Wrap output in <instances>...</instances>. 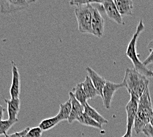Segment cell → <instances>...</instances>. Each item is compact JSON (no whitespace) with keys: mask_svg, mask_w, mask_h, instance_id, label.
<instances>
[{"mask_svg":"<svg viewBox=\"0 0 153 137\" xmlns=\"http://www.w3.org/2000/svg\"><path fill=\"white\" fill-rule=\"evenodd\" d=\"M153 114V108L150 96L149 88L146 87L138 101L137 113L134 120L133 129L136 135L143 131L145 127L149 123Z\"/></svg>","mask_w":153,"mask_h":137,"instance_id":"cell-1","label":"cell"},{"mask_svg":"<svg viewBox=\"0 0 153 137\" xmlns=\"http://www.w3.org/2000/svg\"><path fill=\"white\" fill-rule=\"evenodd\" d=\"M122 83L130 96L139 100L146 88L149 87V81L145 76L135 69L127 68L126 70Z\"/></svg>","mask_w":153,"mask_h":137,"instance_id":"cell-2","label":"cell"},{"mask_svg":"<svg viewBox=\"0 0 153 137\" xmlns=\"http://www.w3.org/2000/svg\"><path fill=\"white\" fill-rule=\"evenodd\" d=\"M144 28V24H143L142 19H141L137 27L135 33H134L131 40H130L128 46H127L126 50V56L131 61L134 66V69H135L137 71H138L143 75L145 76L146 77H153V71L148 69L146 67L143 65V62L140 61V59H139L137 53L136 52L137 42L140 34L142 33Z\"/></svg>","mask_w":153,"mask_h":137,"instance_id":"cell-3","label":"cell"},{"mask_svg":"<svg viewBox=\"0 0 153 137\" xmlns=\"http://www.w3.org/2000/svg\"><path fill=\"white\" fill-rule=\"evenodd\" d=\"M92 4H86L76 7L75 14L78 23V28L80 33L92 34L91 27Z\"/></svg>","mask_w":153,"mask_h":137,"instance_id":"cell-4","label":"cell"},{"mask_svg":"<svg viewBox=\"0 0 153 137\" xmlns=\"http://www.w3.org/2000/svg\"><path fill=\"white\" fill-rule=\"evenodd\" d=\"M34 0H4L0 1V12L4 15H10L27 9L36 2Z\"/></svg>","mask_w":153,"mask_h":137,"instance_id":"cell-5","label":"cell"},{"mask_svg":"<svg viewBox=\"0 0 153 137\" xmlns=\"http://www.w3.org/2000/svg\"><path fill=\"white\" fill-rule=\"evenodd\" d=\"M91 27L92 34L100 38L102 36L104 29V19L101 15L100 11L97 7L92 5L91 10Z\"/></svg>","mask_w":153,"mask_h":137,"instance_id":"cell-6","label":"cell"},{"mask_svg":"<svg viewBox=\"0 0 153 137\" xmlns=\"http://www.w3.org/2000/svg\"><path fill=\"white\" fill-rule=\"evenodd\" d=\"M139 99L131 96L130 100L126 106L127 113V133L132 134L134 120L137 113Z\"/></svg>","mask_w":153,"mask_h":137,"instance_id":"cell-7","label":"cell"},{"mask_svg":"<svg viewBox=\"0 0 153 137\" xmlns=\"http://www.w3.org/2000/svg\"><path fill=\"white\" fill-rule=\"evenodd\" d=\"M122 87H124L123 83L116 84L113 82L106 81L102 91V96L105 108L108 110L110 109L115 92Z\"/></svg>","mask_w":153,"mask_h":137,"instance_id":"cell-8","label":"cell"},{"mask_svg":"<svg viewBox=\"0 0 153 137\" xmlns=\"http://www.w3.org/2000/svg\"><path fill=\"white\" fill-rule=\"evenodd\" d=\"M12 64V82L10 88L11 99L19 98L21 94V76L15 63L11 61Z\"/></svg>","mask_w":153,"mask_h":137,"instance_id":"cell-9","label":"cell"},{"mask_svg":"<svg viewBox=\"0 0 153 137\" xmlns=\"http://www.w3.org/2000/svg\"><path fill=\"white\" fill-rule=\"evenodd\" d=\"M100 4L102 7L104 9L107 16L111 20L119 24H123L122 17L119 13L116 7L114 1L109 0V1H101Z\"/></svg>","mask_w":153,"mask_h":137,"instance_id":"cell-10","label":"cell"},{"mask_svg":"<svg viewBox=\"0 0 153 137\" xmlns=\"http://www.w3.org/2000/svg\"><path fill=\"white\" fill-rule=\"evenodd\" d=\"M85 70L88 73V76H89V78H91L94 87L97 89V91L99 92V94H100V96L102 98V96L103 89L107 81L99 74H98L94 70L91 68L90 67H87L85 68Z\"/></svg>","mask_w":153,"mask_h":137,"instance_id":"cell-11","label":"cell"},{"mask_svg":"<svg viewBox=\"0 0 153 137\" xmlns=\"http://www.w3.org/2000/svg\"><path fill=\"white\" fill-rule=\"evenodd\" d=\"M69 99L71 102V111L70 116L68 118V121L69 123H72L76 120V118L81 115L82 113H84V106L76 100L75 97L73 96V93L71 92H69Z\"/></svg>","mask_w":153,"mask_h":137,"instance_id":"cell-12","label":"cell"},{"mask_svg":"<svg viewBox=\"0 0 153 137\" xmlns=\"http://www.w3.org/2000/svg\"><path fill=\"white\" fill-rule=\"evenodd\" d=\"M5 102L7 105V113L9 119H17L21 107V100L19 98L15 99H5Z\"/></svg>","mask_w":153,"mask_h":137,"instance_id":"cell-13","label":"cell"},{"mask_svg":"<svg viewBox=\"0 0 153 137\" xmlns=\"http://www.w3.org/2000/svg\"><path fill=\"white\" fill-rule=\"evenodd\" d=\"M116 7L120 15H131L133 8V2L130 0H115L114 1Z\"/></svg>","mask_w":153,"mask_h":137,"instance_id":"cell-14","label":"cell"},{"mask_svg":"<svg viewBox=\"0 0 153 137\" xmlns=\"http://www.w3.org/2000/svg\"><path fill=\"white\" fill-rule=\"evenodd\" d=\"M82 88L85 91V93L87 96V99H94L97 96H100L99 92L97 91V89L94 87L93 84L89 78L88 76H87L85 78V80L83 82H82Z\"/></svg>","mask_w":153,"mask_h":137,"instance_id":"cell-15","label":"cell"},{"mask_svg":"<svg viewBox=\"0 0 153 137\" xmlns=\"http://www.w3.org/2000/svg\"><path fill=\"white\" fill-rule=\"evenodd\" d=\"M84 112L88 115L89 117H91L92 119H94L98 123H100V125L108 123V121L106 119H105L103 116H102L97 110L91 107L88 103L85 105Z\"/></svg>","mask_w":153,"mask_h":137,"instance_id":"cell-16","label":"cell"},{"mask_svg":"<svg viewBox=\"0 0 153 137\" xmlns=\"http://www.w3.org/2000/svg\"><path fill=\"white\" fill-rule=\"evenodd\" d=\"M71 111V102L70 99L65 101V103L61 104L59 106V111L57 115V117L60 121L63 120H68Z\"/></svg>","mask_w":153,"mask_h":137,"instance_id":"cell-17","label":"cell"},{"mask_svg":"<svg viewBox=\"0 0 153 137\" xmlns=\"http://www.w3.org/2000/svg\"><path fill=\"white\" fill-rule=\"evenodd\" d=\"M73 96L75 99L80 103L82 106H85V105L87 103V97L86 96L85 91L82 88V83H78L75 87L73 88Z\"/></svg>","mask_w":153,"mask_h":137,"instance_id":"cell-18","label":"cell"},{"mask_svg":"<svg viewBox=\"0 0 153 137\" xmlns=\"http://www.w3.org/2000/svg\"><path fill=\"white\" fill-rule=\"evenodd\" d=\"M77 121H79L80 123H81L82 125H84L88 127H94V128H97V129H102V125H100V123H98V122L96 121L94 119H92L91 117H89L88 115L86 114L85 112L82 113L81 115H80L77 118H76V120Z\"/></svg>","mask_w":153,"mask_h":137,"instance_id":"cell-19","label":"cell"},{"mask_svg":"<svg viewBox=\"0 0 153 137\" xmlns=\"http://www.w3.org/2000/svg\"><path fill=\"white\" fill-rule=\"evenodd\" d=\"M61 121L58 119L57 116L50 117V118H48L42 120L39 124L38 127L42 129L43 131H46V130H49L53 128L56 127L57 124Z\"/></svg>","mask_w":153,"mask_h":137,"instance_id":"cell-20","label":"cell"},{"mask_svg":"<svg viewBox=\"0 0 153 137\" xmlns=\"http://www.w3.org/2000/svg\"><path fill=\"white\" fill-rule=\"evenodd\" d=\"M19 121V119H7L2 120L0 121V135H4L6 136L7 135V133L11 127L13 126L15 123Z\"/></svg>","mask_w":153,"mask_h":137,"instance_id":"cell-21","label":"cell"},{"mask_svg":"<svg viewBox=\"0 0 153 137\" xmlns=\"http://www.w3.org/2000/svg\"><path fill=\"white\" fill-rule=\"evenodd\" d=\"M43 130L39 127L30 128L25 137H42Z\"/></svg>","mask_w":153,"mask_h":137,"instance_id":"cell-22","label":"cell"},{"mask_svg":"<svg viewBox=\"0 0 153 137\" xmlns=\"http://www.w3.org/2000/svg\"><path fill=\"white\" fill-rule=\"evenodd\" d=\"M148 47L151 53H150V55L147 57V58H146L145 61L143 62V65L145 67L151 65V63H153V40L149 43Z\"/></svg>","mask_w":153,"mask_h":137,"instance_id":"cell-23","label":"cell"},{"mask_svg":"<svg viewBox=\"0 0 153 137\" xmlns=\"http://www.w3.org/2000/svg\"><path fill=\"white\" fill-rule=\"evenodd\" d=\"M30 129V127H27V128L25 129L24 130H21L20 132H17L15 133L11 134V135H7L5 137H25L26 136L27 133Z\"/></svg>","mask_w":153,"mask_h":137,"instance_id":"cell-24","label":"cell"},{"mask_svg":"<svg viewBox=\"0 0 153 137\" xmlns=\"http://www.w3.org/2000/svg\"><path fill=\"white\" fill-rule=\"evenodd\" d=\"M142 132L147 137H153V127L151 125L150 123L147 124L145 127V128L143 129Z\"/></svg>","mask_w":153,"mask_h":137,"instance_id":"cell-25","label":"cell"},{"mask_svg":"<svg viewBox=\"0 0 153 137\" xmlns=\"http://www.w3.org/2000/svg\"><path fill=\"white\" fill-rule=\"evenodd\" d=\"M5 111V108L3 107L1 105H0V121H2L3 116H4V113Z\"/></svg>","mask_w":153,"mask_h":137,"instance_id":"cell-26","label":"cell"},{"mask_svg":"<svg viewBox=\"0 0 153 137\" xmlns=\"http://www.w3.org/2000/svg\"><path fill=\"white\" fill-rule=\"evenodd\" d=\"M132 136V134H129V133H126L122 137H131Z\"/></svg>","mask_w":153,"mask_h":137,"instance_id":"cell-27","label":"cell"},{"mask_svg":"<svg viewBox=\"0 0 153 137\" xmlns=\"http://www.w3.org/2000/svg\"><path fill=\"white\" fill-rule=\"evenodd\" d=\"M149 123L151 124V125L153 127V114H152V117H151V119H150V121H149Z\"/></svg>","mask_w":153,"mask_h":137,"instance_id":"cell-28","label":"cell"}]
</instances>
